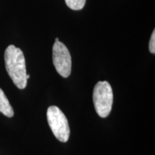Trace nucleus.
Wrapping results in <instances>:
<instances>
[{
  "mask_svg": "<svg viewBox=\"0 0 155 155\" xmlns=\"http://www.w3.org/2000/svg\"><path fill=\"white\" fill-rule=\"evenodd\" d=\"M86 0H65L69 8L73 10H81L84 7Z\"/></svg>",
  "mask_w": 155,
  "mask_h": 155,
  "instance_id": "6",
  "label": "nucleus"
},
{
  "mask_svg": "<svg viewBox=\"0 0 155 155\" xmlns=\"http://www.w3.org/2000/svg\"><path fill=\"white\" fill-rule=\"evenodd\" d=\"M149 48H150V51L151 53L152 54L155 53V30H154L153 31L152 36H151Z\"/></svg>",
  "mask_w": 155,
  "mask_h": 155,
  "instance_id": "7",
  "label": "nucleus"
},
{
  "mask_svg": "<svg viewBox=\"0 0 155 155\" xmlns=\"http://www.w3.org/2000/svg\"><path fill=\"white\" fill-rule=\"evenodd\" d=\"M59 42V39H58V38H56V39H55V42Z\"/></svg>",
  "mask_w": 155,
  "mask_h": 155,
  "instance_id": "8",
  "label": "nucleus"
},
{
  "mask_svg": "<svg viewBox=\"0 0 155 155\" xmlns=\"http://www.w3.org/2000/svg\"><path fill=\"white\" fill-rule=\"evenodd\" d=\"M28 78H30V75L27 74V79H28Z\"/></svg>",
  "mask_w": 155,
  "mask_h": 155,
  "instance_id": "9",
  "label": "nucleus"
},
{
  "mask_svg": "<svg viewBox=\"0 0 155 155\" xmlns=\"http://www.w3.org/2000/svg\"><path fill=\"white\" fill-rule=\"evenodd\" d=\"M0 112L7 117H12L14 116V111L9 104L5 93L0 88Z\"/></svg>",
  "mask_w": 155,
  "mask_h": 155,
  "instance_id": "5",
  "label": "nucleus"
},
{
  "mask_svg": "<svg viewBox=\"0 0 155 155\" xmlns=\"http://www.w3.org/2000/svg\"><path fill=\"white\" fill-rule=\"evenodd\" d=\"M6 70L17 88H26L28 79L25 59L23 52L19 48L10 45L5 52Z\"/></svg>",
  "mask_w": 155,
  "mask_h": 155,
  "instance_id": "1",
  "label": "nucleus"
},
{
  "mask_svg": "<svg viewBox=\"0 0 155 155\" xmlns=\"http://www.w3.org/2000/svg\"><path fill=\"white\" fill-rule=\"evenodd\" d=\"M47 118L49 127L53 134L61 142H66L70 137L68 121L63 111L55 106L48 108Z\"/></svg>",
  "mask_w": 155,
  "mask_h": 155,
  "instance_id": "3",
  "label": "nucleus"
},
{
  "mask_svg": "<svg viewBox=\"0 0 155 155\" xmlns=\"http://www.w3.org/2000/svg\"><path fill=\"white\" fill-rule=\"evenodd\" d=\"M93 100L96 113L100 117L109 115L113 105L114 95L112 88L107 81H99L94 87Z\"/></svg>",
  "mask_w": 155,
  "mask_h": 155,
  "instance_id": "2",
  "label": "nucleus"
},
{
  "mask_svg": "<svg viewBox=\"0 0 155 155\" xmlns=\"http://www.w3.org/2000/svg\"><path fill=\"white\" fill-rule=\"evenodd\" d=\"M53 61L57 72L63 78H68L71 73V56L63 42H55L53 47Z\"/></svg>",
  "mask_w": 155,
  "mask_h": 155,
  "instance_id": "4",
  "label": "nucleus"
}]
</instances>
